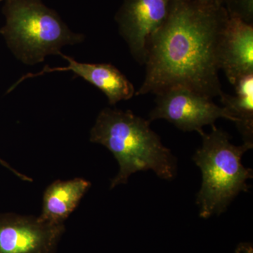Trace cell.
Here are the masks:
<instances>
[{
  "label": "cell",
  "mask_w": 253,
  "mask_h": 253,
  "mask_svg": "<svg viewBox=\"0 0 253 253\" xmlns=\"http://www.w3.org/2000/svg\"><path fill=\"white\" fill-rule=\"evenodd\" d=\"M59 56L68 61L66 67L50 68L46 66L41 72L28 73L16 82L9 91L28 78L42 76L44 73L55 71H72L84 81L100 89L107 97L110 105H115L121 101L130 99L135 94V89L129 80L117 68L109 63H84L78 62L70 56L60 53Z\"/></svg>",
  "instance_id": "8"
},
{
  "label": "cell",
  "mask_w": 253,
  "mask_h": 253,
  "mask_svg": "<svg viewBox=\"0 0 253 253\" xmlns=\"http://www.w3.org/2000/svg\"><path fill=\"white\" fill-rule=\"evenodd\" d=\"M235 95L223 92L221 103L230 114L244 139L253 145V74L240 80L234 86Z\"/></svg>",
  "instance_id": "11"
},
{
  "label": "cell",
  "mask_w": 253,
  "mask_h": 253,
  "mask_svg": "<svg viewBox=\"0 0 253 253\" xmlns=\"http://www.w3.org/2000/svg\"><path fill=\"white\" fill-rule=\"evenodd\" d=\"M0 164H1V166H4V167L7 168V169H9L10 171H11V172L14 173L15 175H16L18 176V177H19L21 180L25 181H33V179H32L31 178L28 177V176L25 175V174H21V173H20L19 172H18V171H16V169H14V168H11L7 163L5 162L4 161H3L1 158H0Z\"/></svg>",
  "instance_id": "13"
},
{
  "label": "cell",
  "mask_w": 253,
  "mask_h": 253,
  "mask_svg": "<svg viewBox=\"0 0 253 253\" xmlns=\"http://www.w3.org/2000/svg\"><path fill=\"white\" fill-rule=\"evenodd\" d=\"M178 0H124L115 19L133 59L146 62L150 41L171 14Z\"/></svg>",
  "instance_id": "6"
},
{
  "label": "cell",
  "mask_w": 253,
  "mask_h": 253,
  "mask_svg": "<svg viewBox=\"0 0 253 253\" xmlns=\"http://www.w3.org/2000/svg\"><path fill=\"white\" fill-rule=\"evenodd\" d=\"M0 1H1V0H0Z\"/></svg>",
  "instance_id": "16"
},
{
  "label": "cell",
  "mask_w": 253,
  "mask_h": 253,
  "mask_svg": "<svg viewBox=\"0 0 253 253\" xmlns=\"http://www.w3.org/2000/svg\"><path fill=\"white\" fill-rule=\"evenodd\" d=\"M219 62L233 86L253 74V25L229 18L221 38Z\"/></svg>",
  "instance_id": "9"
},
{
  "label": "cell",
  "mask_w": 253,
  "mask_h": 253,
  "mask_svg": "<svg viewBox=\"0 0 253 253\" xmlns=\"http://www.w3.org/2000/svg\"><path fill=\"white\" fill-rule=\"evenodd\" d=\"M150 123L131 111L106 108L99 113L91 129L90 141L107 148L119 164L111 189L126 184L129 176L139 171H154L165 180L176 176V158Z\"/></svg>",
  "instance_id": "2"
},
{
  "label": "cell",
  "mask_w": 253,
  "mask_h": 253,
  "mask_svg": "<svg viewBox=\"0 0 253 253\" xmlns=\"http://www.w3.org/2000/svg\"><path fill=\"white\" fill-rule=\"evenodd\" d=\"M235 253H239V250H238L237 249H236Z\"/></svg>",
  "instance_id": "15"
},
{
  "label": "cell",
  "mask_w": 253,
  "mask_h": 253,
  "mask_svg": "<svg viewBox=\"0 0 253 253\" xmlns=\"http://www.w3.org/2000/svg\"><path fill=\"white\" fill-rule=\"evenodd\" d=\"M6 23L0 29L7 45L21 62L35 65L46 56L59 55L63 46L84 40L42 0H6Z\"/></svg>",
  "instance_id": "4"
},
{
  "label": "cell",
  "mask_w": 253,
  "mask_h": 253,
  "mask_svg": "<svg viewBox=\"0 0 253 253\" xmlns=\"http://www.w3.org/2000/svg\"><path fill=\"white\" fill-rule=\"evenodd\" d=\"M90 187L91 183L83 178L54 181L44 191L38 219L50 224H64Z\"/></svg>",
  "instance_id": "10"
},
{
  "label": "cell",
  "mask_w": 253,
  "mask_h": 253,
  "mask_svg": "<svg viewBox=\"0 0 253 253\" xmlns=\"http://www.w3.org/2000/svg\"><path fill=\"white\" fill-rule=\"evenodd\" d=\"M228 19L223 6L178 0L150 41L144 81L135 94L179 86L211 99L220 96L219 47Z\"/></svg>",
  "instance_id": "1"
},
{
  "label": "cell",
  "mask_w": 253,
  "mask_h": 253,
  "mask_svg": "<svg viewBox=\"0 0 253 253\" xmlns=\"http://www.w3.org/2000/svg\"><path fill=\"white\" fill-rule=\"evenodd\" d=\"M203 144L193 160L202 172V184L196 196L200 217L208 219L222 214L236 196L249 190L247 180L253 170L244 167L243 155L253 144L235 146L226 131L215 126L209 134L202 133Z\"/></svg>",
  "instance_id": "3"
},
{
  "label": "cell",
  "mask_w": 253,
  "mask_h": 253,
  "mask_svg": "<svg viewBox=\"0 0 253 253\" xmlns=\"http://www.w3.org/2000/svg\"><path fill=\"white\" fill-rule=\"evenodd\" d=\"M64 231V224L12 213L0 214V253H55Z\"/></svg>",
  "instance_id": "7"
},
{
  "label": "cell",
  "mask_w": 253,
  "mask_h": 253,
  "mask_svg": "<svg viewBox=\"0 0 253 253\" xmlns=\"http://www.w3.org/2000/svg\"><path fill=\"white\" fill-rule=\"evenodd\" d=\"M223 6L229 18L253 25V0H223Z\"/></svg>",
  "instance_id": "12"
},
{
  "label": "cell",
  "mask_w": 253,
  "mask_h": 253,
  "mask_svg": "<svg viewBox=\"0 0 253 253\" xmlns=\"http://www.w3.org/2000/svg\"><path fill=\"white\" fill-rule=\"evenodd\" d=\"M155 95L156 106L150 113V122L166 120L180 130L196 131L200 135L204 126H214L219 118L234 122L227 111L211 98L184 86H172Z\"/></svg>",
  "instance_id": "5"
},
{
  "label": "cell",
  "mask_w": 253,
  "mask_h": 253,
  "mask_svg": "<svg viewBox=\"0 0 253 253\" xmlns=\"http://www.w3.org/2000/svg\"><path fill=\"white\" fill-rule=\"evenodd\" d=\"M200 4L211 6H223V0H194Z\"/></svg>",
  "instance_id": "14"
}]
</instances>
